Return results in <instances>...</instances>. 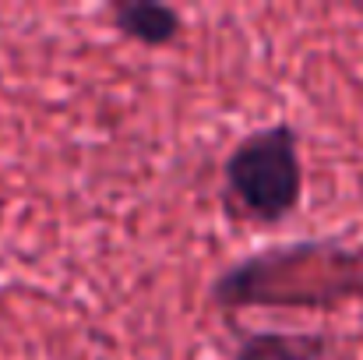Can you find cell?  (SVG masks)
Segmentation results:
<instances>
[{"instance_id":"6da1fadb","label":"cell","mask_w":363,"mask_h":360,"mask_svg":"<svg viewBox=\"0 0 363 360\" xmlns=\"http://www.w3.org/2000/svg\"><path fill=\"white\" fill-rule=\"evenodd\" d=\"M226 205L257 227H279L300 209L303 163L300 138L289 124H268L237 141L223 163Z\"/></svg>"},{"instance_id":"7a4b0ae2","label":"cell","mask_w":363,"mask_h":360,"mask_svg":"<svg viewBox=\"0 0 363 360\" xmlns=\"http://www.w3.org/2000/svg\"><path fill=\"white\" fill-rule=\"evenodd\" d=\"M110 21L123 39L145 50L173 46L184 36V14L162 0H110Z\"/></svg>"},{"instance_id":"3957f363","label":"cell","mask_w":363,"mask_h":360,"mask_svg":"<svg viewBox=\"0 0 363 360\" xmlns=\"http://www.w3.org/2000/svg\"><path fill=\"white\" fill-rule=\"evenodd\" d=\"M335 347L321 332H243L237 360H332Z\"/></svg>"}]
</instances>
